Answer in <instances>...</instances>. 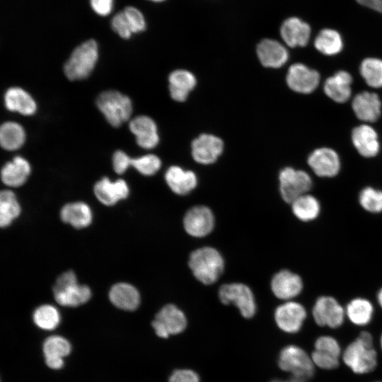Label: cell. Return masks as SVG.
<instances>
[{"label":"cell","instance_id":"cell-11","mask_svg":"<svg viewBox=\"0 0 382 382\" xmlns=\"http://www.w3.org/2000/svg\"><path fill=\"white\" fill-rule=\"evenodd\" d=\"M214 226V216L206 206L190 208L183 217L185 231L191 236L202 238L209 234Z\"/></svg>","mask_w":382,"mask_h":382},{"label":"cell","instance_id":"cell-35","mask_svg":"<svg viewBox=\"0 0 382 382\" xmlns=\"http://www.w3.org/2000/svg\"><path fill=\"white\" fill-rule=\"evenodd\" d=\"M360 74L369 86L373 88L382 87V59H364L360 65Z\"/></svg>","mask_w":382,"mask_h":382},{"label":"cell","instance_id":"cell-34","mask_svg":"<svg viewBox=\"0 0 382 382\" xmlns=\"http://www.w3.org/2000/svg\"><path fill=\"white\" fill-rule=\"evenodd\" d=\"M21 213V207L15 194L9 190H2L0 193V225L1 227L9 226L12 221Z\"/></svg>","mask_w":382,"mask_h":382},{"label":"cell","instance_id":"cell-13","mask_svg":"<svg viewBox=\"0 0 382 382\" xmlns=\"http://www.w3.org/2000/svg\"><path fill=\"white\" fill-rule=\"evenodd\" d=\"M286 83L295 92L311 93L320 83V74L315 69L297 63L292 64L287 72Z\"/></svg>","mask_w":382,"mask_h":382},{"label":"cell","instance_id":"cell-45","mask_svg":"<svg viewBox=\"0 0 382 382\" xmlns=\"http://www.w3.org/2000/svg\"><path fill=\"white\" fill-rule=\"evenodd\" d=\"M129 158L125 152L118 150L112 157L113 169L117 174L124 173L129 167Z\"/></svg>","mask_w":382,"mask_h":382},{"label":"cell","instance_id":"cell-36","mask_svg":"<svg viewBox=\"0 0 382 382\" xmlns=\"http://www.w3.org/2000/svg\"><path fill=\"white\" fill-rule=\"evenodd\" d=\"M33 320L37 326L45 330H52L60 322V315L53 306L46 304L38 307L33 313Z\"/></svg>","mask_w":382,"mask_h":382},{"label":"cell","instance_id":"cell-1","mask_svg":"<svg viewBox=\"0 0 382 382\" xmlns=\"http://www.w3.org/2000/svg\"><path fill=\"white\" fill-rule=\"evenodd\" d=\"M188 265L195 277L206 285L216 282L224 270L223 257L216 249L209 246L192 251Z\"/></svg>","mask_w":382,"mask_h":382},{"label":"cell","instance_id":"cell-41","mask_svg":"<svg viewBox=\"0 0 382 382\" xmlns=\"http://www.w3.org/2000/svg\"><path fill=\"white\" fill-rule=\"evenodd\" d=\"M130 25L132 33L141 32L146 23L142 13L136 8L128 6L123 11Z\"/></svg>","mask_w":382,"mask_h":382},{"label":"cell","instance_id":"cell-52","mask_svg":"<svg viewBox=\"0 0 382 382\" xmlns=\"http://www.w3.org/2000/svg\"><path fill=\"white\" fill-rule=\"evenodd\" d=\"M151 1H156V2H160V1H163L164 0H151Z\"/></svg>","mask_w":382,"mask_h":382},{"label":"cell","instance_id":"cell-21","mask_svg":"<svg viewBox=\"0 0 382 382\" xmlns=\"http://www.w3.org/2000/svg\"><path fill=\"white\" fill-rule=\"evenodd\" d=\"M352 143L358 152L364 157L376 156L380 149L378 134L367 125L356 127L352 133Z\"/></svg>","mask_w":382,"mask_h":382},{"label":"cell","instance_id":"cell-33","mask_svg":"<svg viewBox=\"0 0 382 382\" xmlns=\"http://www.w3.org/2000/svg\"><path fill=\"white\" fill-rule=\"evenodd\" d=\"M374 307L367 299L357 298L352 300L346 308L349 320L357 325L368 324L373 316Z\"/></svg>","mask_w":382,"mask_h":382},{"label":"cell","instance_id":"cell-47","mask_svg":"<svg viewBox=\"0 0 382 382\" xmlns=\"http://www.w3.org/2000/svg\"><path fill=\"white\" fill-rule=\"evenodd\" d=\"M359 4L382 13V0H356Z\"/></svg>","mask_w":382,"mask_h":382},{"label":"cell","instance_id":"cell-51","mask_svg":"<svg viewBox=\"0 0 382 382\" xmlns=\"http://www.w3.org/2000/svg\"><path fill=\"white\" fill-rule=\"evenodd\" d=\"M377 299H378L379 305L382 308V288L380 289V291L378 293Z\"/></svg>","mask_w":382,"mask_h":382},{"label":"cell","instance_id":"cell-48","mask_svg":"<svg viewBox=\"0 0 382 382\" xmlns=\"http://www.w3.org/2000/svg\"><path fill=\"white\" fill-rule=\"evenodd\" d=\"M357 340L367 346L373 347L372 336L369 332L366 331L361 332L358 336Z\"/></svg>","mask_w":382,"mask_h":382},{"label":"cell","instance_id":"cell-19","mask_svg":"<svg viewBox=\"0 0 382 382\" xmlns=\"http://www.w3.org/2000/svg\"><path fill=\"white\" fill-rule=\"evenodd\" d=\"M257 55L261 64L268 68H279L289 58L286 48L273 39H264L257 46Z\"/></svg>","mask_w":382,"mask_h":382},{"label":"cell","instance_id":"cell-7","mask_svg":"<svg viewBox=\"0 0 382 382\" xmlns=\"http://www.w3.org/2000/svg\"><path fill=\"white\" fill-rule=\"evenodd\" d=\"M219 297L221 303H233L245 318H252L256 311V303L251 289L242 283L223 284L219 290Z\"/></svg>","mask_w":382,"mask_h":382},{"label":"cell","instance_id":"cell-53","mask_svg":"<svg viewBox=\"0 0 382 382\" xmlns=\"http://www.w3.org/2000/svg\"><path fill=\"white\" fill-rule=\"evenodd\" d=\"M381 349H382V335H381Z\"/></svg>","mask_w":382,"mask_h":382},{"label":"cell","instance_id":"cell-4","mask_svg":"<svg viewBox=\"0 0 382 382\" xmlns=\"http://www.w3.org/2000/svg\"><path fill=\"white\" fill-rule=\"evenodd\" d=\"M96 104L107 121L117 127L129 120L132 112L129 98L117 91H106L101 93Z\"/></svg>","mask_w":382,"mask_h":382},{"label":"cell","instance_id":"cell-39","mask_svg":"<svg viewBox=\"0 0 382 382\" xmlns=\"http://www.w3.org/2000/svg\"><path fill=\"white\" fill-rule=\"evenodd\" d=\"M129 163L144 175L155 174L161 166L160 158L154 154H147L137 158H129Z\"/></svg>","mask_w":382,"mask_h":382},{"label":"cell","instance_id":"cell-9","mask_svg":"<svg viewBox=\"0 0 382 382\" xmlns=\"http://www.w3.org/2000/svg\"><path fill=\"white\" fill-rule=\"evenodd\" d=\"M152 327L158 337L168 338L170 335H178L185 330L187 318L175 305L167 304L156 314Z\"/></svg>","mask_w":382,"mask_h":382},{"label":"cell","instance_id":"cell-25","mask_svg":"<svg viewBox=\"0 0 382 382\" xmlns=\"http://www.w3.org/2000/svg\"><path fill=\"white\" fill-rule=\"evenodd\" d=\"M111 303L117 308L125 311H134L140 304V295L137 289L127 283H117L109 292Z\"/></svg>","mask_w":382,"mask_h":382},{"label":"cell","instance_id":"cell-50","mask_svg":"<svg viewBox=\"0 0 382 382\" xmlns=\"http://www.w3.org/2000/svg\"><path fill=\"white\" fill-rule=\"evenodd\" d=\"M306 380L291 376L289 378H287V379H284V380L274 379L271 381L270 382H306Z\"/></svg>","mask_w":382,"mask_h":382},{"label":"cell","instance_id":"cell-15","mask_svg":"<svg viewBox=\"0 0 382 382\" xmlns=\"http://www.w3.org/2000/svg\"><path fill=\"white\" fill-rule=\"evenodd\" d=\"M308 163L315 174L320 177H334L340 169L339 156L329 148L314 150L308 158Z\"/></svg>","mask_w":382,"mask_h":382},{"label":"cell","instance_id":"cell-14","mask_svg":"<svg viewBox=\"0 0 382 382\" xmlns=\"http://www.w3.org/2000/svg\"><path fill=\"white\" fill-rule=\"evenodd\" d=\"M224 150V142L218 137L202 134L192 143V155L194 160L201 164L215 162Z\"/></svg>","mask_w":382,"mask_h":382},{"label":"cell","instance_id":"cell-40","mask_svg":"<svg viewBox=\"0 0 382 382\" xmlns=\"http://www.w3.org/2000/svg\"><path fill=\"white\" fill-rule=\"evenodd\" d=\"M315 350L325 352L336 357L340 355V347L337 341L330 336H321L315 342Z\"/></svg>","mask_w":382,"mask_h":382},{"label":"cell","instance_id":"cell-44","mask_svg":"<svg viewBox=\"0 0 382 382\" xmlns=\"http://www.w3.org/2000/svg\"><path fill=\"white\" fill-rule=\"evenodd\" d=\"M168 382H200L198 374L190 369L175 370L169 377Z\"/></svg>","mask_w":382,"mask_h":382},{"label":"cell","instance_id":"cell-17","mask_svg":"<svg viewBox=\"0 0 382 382\" xmlns=\"http://www.w3.org/2000/svg\"><path fill=\"white\" fill-rule=\"evenodd\" d=\"M311 33L310 25L297 17L286 19L280 28L282 40L291 47L306 46L309 42Z\"/></svg>","mask_w":382,"mask_h":382},{"label":"cell","instance_id":"cell-18","mask_svg":"<svg viewBox=\"0 0 382 382\" xmlns=\"http://www.w3.org/2000/svg\"><path fill=\"white\" fill-rule=\"evenodd\" d=\"M129 127L140 147L151 149L158 144L157 126L151 117L145 115L137 116L129 122Z\"/></svg>","mask_w":382,"mask_h":382},{"label":"cell","instance_id":"cell-38","mask_svg":"<svg viewBox=\"0 0 382 382\" xmlns=\"http://www.w3.org/2000/svg\"><path fill=\"white\" fill-rule=\"evenodd\" d=\"M361 206L367 212H382V190L367 187L361 190L359 197Z\"/></svg>","mask_w":382,"mask_h":382},{"label":"cell","instance_id":"cell-5","mask_svg":"<svg viewBox=\"0 0 382 382\" xmlns=\"http://www.w3.org/2000/svg\"><path fill=\"white\" fill-rule=\"evenodd\" d=\"M279 367L292 376L307 380L314 374V364L311 357L301 347L288 345L284 347L278 358Z\"/></svg>","mask_w":382,"mask_h":382},{"label":"cell","instance_id":"cell-42","mask_svg":"<svg viewBox=\"0 0 382 382\" xmlns=\"http://www.w3.org/2000/svg\"><path fill=\"white\" fill-rule=\"evenodd\" d=\"M314 365L323 369H333L339 365V358L331 354L314 350L311 354Z\"/></svg>","mask_w":382,"mask_h":382},{"label":"cell","instance_id":"cell-12","mask_svg":"<svg viewBox=\"0 0 382 382\" xmlns=\"http://www.w3.org/2000/svg\"><path fill=\"white\" fill-rule=\"evenodd\" d=\"M306 318L305 308L301 303L291 301L281 304L274 311L277 325L287 333L299 331Z\"/></svg>","mask_w":382,"mask_h":382},{"label":"cell","instance_id":"cell-29","mask_svg":"<svg viewBox=\"0 0 382 382\" xmlns=\"http://www.w3.org/2000/svg\"><path fill=\"white\" fill-rule=\"evenodd\" d=\"M4 101L8 110L24 115H31L36 110V103L33 98L19 87L8 89L5 93Z\"/></svg>","mask_w":382,"mask_h":382},{"label":"cell","instance_id":"cell-20","mask_svg":"<svg viewBox=\"0 0 382 382\" xmlns=\"http://www.w3.org/2000/svg\"><path fill=\"white\" fill-rule=\"evenodd\" d=\"M94 193L97 199L103 204L112 206L129 195V187L122 179L111 182L108 178H103L94 186Z\"/></svg>","mask_w":382,"mask_h":382},{"label":"cell","instance_id":"cell-31","mask_svg":"<svg viewBox=\"0 0 382 382\" xmlns=\"http://www.w3.org/2000/svg\"><path fill=\"white\" fill-rule=\"evenodd\" d=\"M25 139L23 128L14 122L4 123L0 128V144L2 148L13 151L21 148Z\"/></svg>","mask_w":382,"mask_h":382},{"label":"cell","instance_id":"cell-10","mask_svg":"<svg viewBox=\"0 0 382 382\" xmlns=\"http://www.w3.org/2000/svg\"><path fill=\"white\" fill-rule=\"evenodd\" d=\"M313 317L320 326L336 328L343 323L345 311L335 298L323 296L316 300L313 306Z\"/></svg>","mask_w":382,"mask_h":382},{"label":"cell","instance_id":"cell-22","mask_svg":"<svg viewBox=\"0 0 382 382\" xmlns=\"http://www.w3.org/2000/svg\"><path fill=\"white\" fill-rule=\"evenodd\" d=\"M381 100L374 93H359L352 101V109L356 116L364 122L377 120L381 115Z\"/></svg>","mask_w":382,"mask_h":382},{"label":"cell","instance_id":"cell-28","mask_svg":"<svg viewBox=\"0 0 382 382\" xmlns=\"http://www.w3.org/2000/svg\"><path fill=\"white\" fill-rule=\"evenodd\" d=\"M62 220L76 228H83L91 223L92 212L86 203L76 202L66 204L60 212Z\"/></svg>","mask_w":382,"mask_h":382},{"label":"cell","instance_id":"cell-43","mask_svg":"<svg viewBox=\"0 0 382 382\" xmlns=\"http://www.w3.org/2000/svg\"><path fill=\"white\" fill-rule=\"evenodd\" d=\"M112 29L122 38H129L132 32L123 11L116 13L112 19Z\"/></svg>","mask_w":382,"mask_h":382},{"label":"cell","instance_id":"cell-27","mask_svg":"<svg viewBox=\"0 0 382 382\" xmlns=\"http://www.w3.org/2000/svg\"><path fill=\"white\" fill-rule=\"evenodd\" d=\"M30 173L29 163L23 157L16 156L12 161L6 163L1 169L2 182L10 187L23 185Z\"/></svg>","mask_w":382,"mask_h":382},{"label":"cell","instance_id":"cell-8","mask_svg":"<svg viewBox=\"0 0 382 382\" xmlns=\"http://www.w3.org/2000/svg\"><path fill=\"white\" fill-rule=\"evenodd\" d=\"M376 352L357 339L350 343L344 352L345 364L356 374H362L372 371L377 365Z\"/></svg>","mask_w":382,"mask_h":382},{"label":"cell","instance_id":"cell-46","mask_svg":"<svg viewBox=\"0 0 382 382\" xmlns=\"http://www.w3.org/2000/svg\"><path fill=\"white\" fill-rule=\"evenodd\" d=\"M91 5L98 14L107 16L112 11V0H91Z\"/></svg>","mask_w":382,"mask_h":382},{"label":"cell","instance_id":"cell-24","mask_svg":"<svg viewBox=\"0 0 382 382\" xmlns=\"http://www.w3.org/2000/svg\"><path fill=\"white\" fill-rule=\"evenodd\" d=\"M352 77L346 71H339L324 83L325 93L337 103L347 101L352 93Z\"/></svg>","mask_w":382,"mask_h":382},{"label":"cell","instance_id":"cell-6","mask_svg":"<svg viewBox=\"0 0 382 382\" xmlns=\"http://www.w3.org/2000/svg\"><path fill=\"white\" fill-rule=\"evenodd\" d=\"M279 180L280 195L289 204L308 194L312 187V180L306 172L291 167H286L280 171Z\"/></svg>","mask_w":382,"mask_h":382},{"label":"cell","instance_id":"cell-49","mask_svg":"<svg viewBox=\"0 0 382 382\" xmlns=\"http://www.w3.org/2000/svg\"><path fill=\"white\" fill-rule=\"evenodd\" d=\"M46 364L52 369H59L64 365V360L59 359H47Z\"/></svg>","mask_w":382,"mask_h":382},{"label":"cell","instance_id":"cell-37","mask_svg":"<svg viewBox=\"0 0 382 382\" xmlns=\"http://www.w3.org/2000/svg\"><path fill=\"white\" fill-rule=\"evenodd\" d=\"M71 348V345L66 339L57 335L47 338L42 347L45 359H63L64 357L69 354Z\"/></svg>","mask_w":382,"mask_h":382},{"label":"cell","instance_id":"cell-30","mask_svg":"<svg viewBox=\"0 0 382 382\" xmlns=\"http://www.w3.org/2000/svg\"><path fill=\"white\" fill-rule=\"evenodd\" d=\"M317 50L325 55H335L343 48V41L340 34L332 29L325 28L319 32L314 40Z\"/></svg>","mask_w":382,"mask_h":382},{"label":"cell","instance_id":"cell-26","mask_svg":"<svg viewBox=\"0 0 382 382\" xmlns=\"http://www.w3.org/2000/svg\"><path fill=\"white\" fill-rule=\"evenodd\" d=\"M168 82L171 98L175 101L183 102L195 87L197 80L190 71L178 69L170 74Z\"/></svg>","mask_w":382,"mask_h":382},{"label":"cell","instance_id":"cell-32","mask_svg":"<svg viewBox=\"0 0 382 382\" xmlns=\"http://www.w3.org/2000/svg\"><path fill=\"white\" fill-rule=\"evenodd\" d=\"M291 204L295 216L306 222L317 218L320 210L318 200L308 194L298 197Z\"/></svg>","mask_w":382,"mask_h":382},{"label":"cell","instance_id":"cell-3","mask_svg":"<svg viewBox=\"0 0 382 382\" xmlns=\"http://www.w3.org/2000/svg\"><path fill=\"white\" fill-rule=\"evenodd\" d=\"M97 59V43L93 40L86 41L71 53L64 64V74L71 81L83 79L92 71Z\"/></svg>","mask_w":382,"mask_h":382},{"label":"cell","instance_id":"cell-2","mask_svg":"<svg viewBox=\"0 0 382 382\" xmlns=\"http://www.w3.org/2000/svg\"><path fill=\"white\" fill-rule=\"evenodd\" d=\"M55 301L61 306L76 307L86 303L91 296L90 288L77 283L76 276L67 271L58 277L53 286Z\"/></svg>","mask_w":382,"mask_h":382},{"label":"cell","instance_id":"cell-23","mask_svg":"<svg viewBox=\"0 0 382 382\" xmlns=\"http://www.w3.org/2000/svg\"><path fill=\"white\" fill-rule=\"evenodd\" d=\"M165 180L170 189L175 194L185 195L197 185V178L192 170H185L176 166L168 168Z\"/></svg>","mask_w":382,"mask_h":382},{"label":"cell","instance_id":"cell-16","mask_svg":"<svg viewBox=\"0 0 382 382\" xmlns=\"http://www.w3.org/2000/svg\"><path fill=\"white\" fill-rule=\"evenodd\" d=\"M303 289V282L297 274L288 270L276 273L271 281L274 295L282 300H291L297 296Z\"/></svg>","mask_w":382,"mask_h":382}]
</instances>
